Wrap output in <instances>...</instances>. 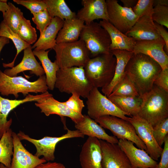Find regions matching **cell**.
I'll return each instance as SVG.
<instances>
[{
  "instance_id": "7a4b0ae2",
  "label": "cell",
  "mask_w": 168,
  "mask_h": 168,
  "mask_svg": "<svg viewBox=\"0 0 168 168\" xmlns=\"http://www.w3.org/2000/svg\"><path fill=\"white\" fill-rule=\"evenodd\" d=\"M138 116L153 127L168 118V92L154 85L152 89L141 97Z\"/></svg>"
},
{
  "instance_id": "7bdbcfd3",
  "label": "cell",
  "mask_w": 168,
  "mask_h": 168,
  "mask_svg": "<svg viewBox=\"0 0 168 168\" xmlns=\"http://www.w3.org/2000/svg\"><path fill=\"white\" fill-rule=\"evenodd\" d=\"M164 147L160 156V162L155 168H168V136H166L164 142Z\"/></svg>"
},
{
  "instance_id": "30bf717a",
  "label": "cell",
  "mask_w": 168,
  "mask_h": 168,
  "mask_svg": "<svg viewBox=\"0 0 168 168\" xmlns=\"http://www.w3.org/2000/svg\"><path fill=\"white\" fill-rule=\"evenodd\" d=\"M102 128L110 130L119 139L131 141L137 147L146 151V147L137 135L135 128L129 121L111 115H105L94 120Z\"/></svg>"
},
{
  "instance_id": "681fc988",
  "label": "cell",
  "mask_w": 168,
  "mask_h": 168,
  "mask_svg": "<svg viewBox=\"0 0 168 168\" xmlns=\"http://www.w3.org/2000/svg\"><path fill=\"white\" fill-rule=\"evenodd\" d=\"M8 8V3L3 2L0 0V11L1 12L2 14L7 11Z\"/></svg>"
},
{
  "instance_id": "4316f807",
  "label": "cell",
  "mask_w": 168,
  "mask_h": 168,
  "mask_svg": "<svg viewBox=\"0 0 168 168\" xmlns=\"http://www.w3.org/2000/svg\"><path fill=\"white\" fill-rule=\"evenodd\" d=\"M84 23V22L76 17L64 20L63 26L58 33L56 44L78 40Z\"/></svg>"
},
{
  "instance_id": "e575fe53",
  "label": "cell",
  "mask_w": 168,
  "mask_h": 168,
  "mask_svg": "<svg viewBox=\"0 0 168 168\" xmlns=\"http://www.w3.org/2000/svg\"><path fill=\"white\" fill-rule=\"evenodd\" d=\"M17 34L22 40L30 45L37 40L35 29L31 25L30 21L24 17L21 21Z\"/></svg>"
},
{
  "instance_id": "5b68a950",
  "label": "cell",
  "mask_w": 168,
  "mask_h": 168,
  "mask_svg": "<svg viewBox=\"0 0 168 168\" xmlns=\"http://www.w3.org/2000/svg\"><path fill=\"white\" fill-rule=\"evenodd\" d=\"M48 89L44 75L32 82L22 76L10 77L0 70V94L2 96L12 94L17 98L19 93L26 96L30 92L43 93Z\"/></svg>"
},
{
  "instance_id": "b9f144b4",
  "label": "cell",
  "mask_w": 168,
  "mask_h": 168,
  "mask_svg": "<svg viewBox=\"0 0 168 168\" xmlns=\"http://www.w3.org/2000/svg\"><path fill=\"white\" fill-rule=\"evenodd\" d=\"M154 85L168 92V68L162 69L155 79Z\"/></svg>"
},
{
  "instance_id": "44dd1931",
  "label": "cell",
  "mask_w": 168,
  "mask_h": 168,
  "mask_svg": "<svg viewBox=\"0 0 168 168\" xmlns=\"http://www.w3.org/2000/svg\"><path fill=\"white\" fill-rule=\"evenodd\" d=\"M125 34L137 41L162 39L158 33L154 22L149 16L139 18L130 30Z\"/></svg>"
},
{
  "instance_id": "f907efd6",
  "label": "cell",
  "mask_w": 168,
  "mask_h": 168,
  "mask_svg": "<svg viewBox=\"0 0 168 168\" xmlns=\"http://www.w3.org/2000/svg\"><path fill=\"white\" fill-rule=\"evenodd\" d=\"M0 168H8L5 166L3 164H1V166Z\"/></svg>"
},
{
  "instance_id": "277c9868",
  "label": "cell",
  "mask_w": 168,
  "mask_h": 168,
  "mask_svg": "<svg viewBox=\"0 0 168 168\" xmlns=\"http://www.w3.org/2000/svg\"><path fill=\"white\" fill-rule=\"evenodd\" d=\"M55 87L61 92L76 93L85 98L93 87L82 67L59 68L57 72Z\"/></svg>"
},
{
  "instance_id": "db71d44e",
  "label": "cell",
  "mask_w": 168,
  "mask_h": 168,
  "mask_svg": "<svg viewBox=\"0 0 168 168\" xmlns=\"http://www.w3.org/2000/svg\"><path fill=\"white\" fill-rule=\"evenodd\" d=\"M132 168H133V167H132Z\"/></svg>"
},
{
  "instance_id": "52a82bcc",
  "label": "cell",
  "mask_w": 168,
  "mask_h": 168,
  "mask_svg": "<svg viewBox=\"0 0 168 168\" xmlns=\"http://www.w3.org/2000/svg\"><path fill=\"white\" fill-rule=\"evenodd\" d=\"M79 38L84 43L91 58L110 52V36L99 23L93 21L85 24Z\"/></svg>"
},
{
  "instance_id": "484cf974",
  "label": "cell",
  "mask_w": 168,
  "mask_h": 168,
  "mask_svg": "<svg viewBox=\"0 0 168 168\" xmlns=\"http://www.w3.org/2000/svg\"><path fill=\"white\" fill-rule=\"evenodd\" d=\"M110 51L115 57L116 63L112 81L107 86L102 88V93L107 97L111 94L115 86L125 76L126 66L134 54L133 52L123 50H114Z\"/></svg>"
},
{
  "instance_id": "c3c4849f",
  "label": "cell",
  "mask_w": 168,
  "mask_h": 168,
  "mask_svg": "<svg viewBox=\"0 0 168 168\" xmlns=\"http://www.w3.org/2000/svg\"><path fill=\"white\" fill-rule=\"evenodd\" d=\"M156 5L168 6V0H153V7Z\"/></svg>"
},
{
  "instance_id": "8d00e7d4",
  "label": "cell",
  "mask_w": 168,
  "mask_h": 168,
  "mask_svg": "<svg viewBox=\"0 0 168 168\" xmlns=\"http://www.w3.org/2000/svg\"><path fill=\"white\" fill-rule=\"evenodd\" d=\"M151 17L155 22L168 28V6H155Z\"/></svg>"
},
{
  "instance_id": "3957f363",
  "label": "cell",
  "mask_w": 168,
  "mask_h": 168,
  "mask_svg": "<svg viewBox=\"0 0 168 168\" xmlns=\"http://www.w3.org/2000/svg\"><path fill=\"white\" fill-rule=\"evenodd\" d=\"M116 59L110 51L90 58L84 67L86 75L93 87L107 86L115 72Z\"/></svg>"
},
{
  "instance_id": "d590c367",
  "label": "cell",
  "mask_w": 168,
  "mask_h": 168,
  "mask_svg": "<svg viewBox=\"0 0 168 168\" xmlns=\"http://www.w3.org/2000/svg\"><path fill=\"white\" fill-rule=\"evenodd\" d=\"M153 127V133L158 145L161 147L168 133V118L164 119Z\"/></svg>"
},
{
  "instance_id": "ffe728a7",
  "label": "cell",
  "mask_w": 168,
  "mask_h": 168,
  "mask_svg": "<svg viewBox=\"0 0 168 168\" xmlns=\"http://www.w3.org/2000/svg\"><path fill=\"white\" fill-rule=\"evenodd\" d=\"M83 7L78 11L76 17L88 24L96 19L108 21L105 0H82Z\"/></svg>"
},
{
  "instance_id": "ac0fdd59",
  "label": "cell",
  "mask_w": 168,
  "mask_h": 168,
  "mask_svg": "<svg viewBox=\"0 0 168 168\" xmlns=\"http://www.w3.org/2000/svg\"><path fill=\"white\" fill-rule=\"evenodd\" d=\"M99 140L88 137L82 146L79 155L81 168H102Z\"/></svg>"
},
{
  "instance_id": "f546056e",
  "label": "cell",
  "mask_w": 168,
  "mask_h": 168,
  "mask_svg": "<svg viewBox=\"0 0 168 168\" xmlns=\"http://www.w3.org/2000/svg\"><path fill=\"white\" fill-rule=\"evenodd\" d=\"M47 10L52 18L58 17L64 20L76 17V13L72 12L64 0H43Z\"/></svg>"
},
{
  "instance_id": "7402d4cb",
  "label": "cell",
  "mask_w": 168,
  "mask_h": 168,
  "mask_svg": "<svg viewBox=\"0 0 168 168\" xmlns=\"http://www.w3.org/2000/svg\"><path fill=\"white\" fill-rule=\"evenodd\" d=\"M23 53V57L20 63L11 69H6L3 72L11 77L16 76L19 73L27 70L30 71L31 74L37 76L44 75V70L35 58L31 46L24 49Z\"/></svg>"
},
{
  "instance_id": "d6a6232c",
  "label": "cell",
  "mask_w": 168,
  "mask_h": 168,
  "mask_svg": "<svg viewBox=\"0 0 168 168\" xmlns=\"http://www.w3.org/2000/svg\"><path fill=\"white\" fill-rule=\"evenodd\" d=\"M9 8L2 14L3 21L14 32L17 33L21 21L24 17L21 9L12 3H8Z\"/></svg>"
},
{
  "instance_id": "d6986e66",
  "label": "cell",
  "mask_w": 168,
  "mask_h": 168,
  "mask_svg": "<svg viewBox=\"0 0 168 168\" xmlns=\"http://www.w3.org/2000/svg\"><path fill=\"white\" fill-rule=\"evenodd\" d=\"M49 93L47 91L40 94L34 95L28 94L25 98L21 100H10L0 95V134L9 129L12 124V119L7 120L10 112L19 105L24 103L31 101L37 102L46 96Z\"/></svg>"
},
{
  "instance_id": "816d5d0a",
  "label": "cell",
  "mask_w": 168,
  "mask_h": 168,
  "mask_svg": "<svg viewBox=\"0 0 168 168\" xmlns=\"http://www.w3.org/2000/svg\"><path fill=\"white\" fill-rule=\"evenodd\" d=\"M2 135H1V134H0V138H1V137L2 136Z\"/></svg>"
},
{
  "instance_id": "9a60e30c",
  "label": "cell",
  "mask_w": 168,
  "mask_h": 168,
  "mask_svg": "<svg viewBox=\"0 0 168 168\" xmlns=\"http://www.w3.org/2000/svg\"><path fill=\"white\" fill-rule=\"evenodd\" d=\"M165 46V43L162 39L136 41L133 52L148 56L157 62L163 69L168 68V56L164 50Z\"/></svg>"
},
{
  "instance_id": "bcb514c9",
  "label": "cell",
  "mask_w": 168,
  "mask_h": 168,
  "mask_svg": "<svg viewBox=\"0 0 168 168\" xmlns=\"http://www.w3.org/2000/svg\"><path fill=\"white\" fill-rule=\"evenodd\" d=\"M123 3V7L128 8H133L137 4V0H121Z\"/></svg>"
},
{
  "instance_id": "603a6c76",
  "label": "cell",
  "mask_w": 168,
  "mask_h": 168,
  "mask_svg": "<svg viewBox=\"0 0 168 168\" xmlns=\"http://www.w3.org/2000/svg\"><path fill=\"white\" fill-rule=\"evenodd\" d=\"M99 23L107 31L110 36V51L119 50L133 52L136 42L133 38L119 31L108 21L100 20Z\"/></svg>"
},
{
  "instance_id": "ba28073f",
  "label": "cell",
  "mask_w": 168,
  "mask_h": 168,
  "mask_svg": "<svg viewBox=\"0 0 168 168\" xmlns=\"http://www.w3.org/2000/svg\"><path fill=\"white\" fill-rule=\"evenodd\" d=\"M88 115L95 120L105 115L114 116L128 121L129 117L120 110L98 88L93 87L86 98Z\"/></svg>"
},
{
  "instance_id": "2e32d148",
  "label": "cell",
  "mask_w": 168,
  "mask_h": 168,
  "mask_svg": "<svg viewBox=\"0 0 168 168\" xmlns=\"http://www.w3.org/2000/svg\"><path fill=\"white\" fill-rule=\"evenodd\" d=\"M12 135L13 151L9 168H34L46 162L43 157L40 158L28 151L22 144L17 134L12 132Z\"/></svg>"
},
{
  "instance_id": "9c48e42d",
  "label": "cell",
  "mask_w": 168,
  "mask_h": 168,
  "mask_svg": "<svg viewBox=\"0 0 168 168\" xmlns=\"http://www.w3.org/2000/svg\"><path fill=\"white\" fill-rule=\"evenodd\" d=\"M66 126L64 127L67 129V133L59 137L46 136L41 139H36L30 138L21 131H20L17 135L21 141L26 140L34 145L36 149L34 155L38 157L43 156L46 161H53L55 158V147L58 142L66 139L84 137V135L78 130H69Z\"/></svg>"
},
{
  "instance_id": "ab89813d",
  "label": "cell",
  "mask_w": 168,
  "mask_h": 168,
  "mask_svg": "<svg viewBox=\"0 0 168 168\" xmlns=\"http://www.w3.org/2000/svg\"><path fill=\"white\" fill-rule=\"evenodd\" d=\"M13 1L26 7L33 15L47 8L46 4L43 0H13Z\"/></svg>"
},
{
  "instance_id": "f6af8a7d",
  "label": "cell",
  "mask_w": 168,
  "mask_h": 168,
  "mask_svg": "<svg viewBox=\"0 0 168 168\" xmlns=\"http://www.w3.org/2000/svg\"><path fill=\"white\" fill-rule=\"evenodd\" d=\"M34 168H66L62 164L55 162L48 161L39 164Z\"/></svg>"
},
{
  "instance_id": "836d02e7",
  "label": "cell",
  "mask_w": 168,
  "mask_h": 168,
  "mask_svg": "<svg viewBox=\"0 0 168 168\" xmlns=\"http://www.w3.org/2000/svg\"><path fill=\"white\" fill-rule=\"evenodd\" d=\"M109 96H140L135 85L126 73L123 79L115 86Z\"/></svg>"
},
{
  "instance_id": "8fae6325",
  "label": "cell",
  "mask_w": 168,
  "mask_h": 168,
  "mask_svg": "<svg viewBox=\"0 0 168 168\" xmlns=\"http://www.w3.org/2000/svg\"><path fill=\"white\" fill-rule=\"evenodd\" d=\"M108 21L122 33L129 31L139 18L132 8L120 5L116 0L105 1Z\"/></svg>"
},
{
  "instance_id": "ee69618b",
  "label": "cell",
  "mask_w": 168,
  "mask_h": 168,
  "mask_svg": "<svg viewBox=\"0 0 168 168\" xmlns=\"http://www.w3.org/2000/svg\"><path fill=\"white\" fill-rule=\"evenodd\" d=\"M158 33L165 43L166 51L168 52V32L164 26L154 22Z\"/></svg>"
},
{
  "instance_id": "7dc6e473",
  "label": "cell",
  "mask_w": 168,
  "mask_h": 168,
  "mask_svg": "<svg viewBox=\"0 0 168 168\" xmlns=\"http://www.w3.org/2000/svg\"><path fill=\"white\" fill-rule=\"evenodd\" d=\"M9 42V39L5 37H0V53L4 47Z\"/></svg>"
},
{
  "instance_id": "f1b7e54d",
  "label": "cell",
  "mask_w": 168,
  "mask_h": 168,
  "mask_svg": "<svg viewBox=\"0 0 168 168\" xmlns=\"http://www.w3.org/2000/svg\"><path fill=\"white\" fill-rule=\"evenodd\" d=\"M107 97L127 115L131 117L138 115L142 102L140 96H109Z\"/></svg>"
},
{
  "instance_id": "83f0119b",
  "label": "cell",
  "mask_w": 168,
  "mask_h": 168,
  "mask_svg": "<svg viewBox=\"0 0 168 168\" xmlns=\"http://www.w3.org/2000/svg\"><path fill=\"white\" fill-rule=\"evenodd\" d=\"M49 51L34 50L33 52L34 55L38 58L42 64L46 74V84L48 89L53 90L55 87L57 72L59 68L55 61L53 62L49 58Z\"/></svg>"
},
{
  "instance_id": "74e56055",
  "label": "cell",
  "mask_w": 168,
  "mask_h": 168,
  "mask_svg": "<svg viewBox=\"0 0 168 168\" xmlns=\"http://www.w3.org/2000/svg\"><path fill=\"white\" fill-rule=\"evenodd\" d=\"M153 8V0H138L132 10L139 18L145 16H151Z\"/></svg>"
},
{
  "instance_id": "6da1fadb",
  "label": "cell",
  "mask_w": 168,
  "mask_h": 168,
  "mask_svg": "<svg viewBox=\"0 0 168 168\" xmlns=\"http://www.w3.org/2000/svg\"><path fill=\"white\" fill-rule=\"evenodd\" d=\"M162 69L154 59L142 53L134 54L127 63L125 72L135 85L141 97L150 91Z\"/></svg>"
},
{
  "instance_id": "4fadbf2b",
  "label": "cell",
  "mask_w": 168,
  "mask_h": 168,
  "mask_svg": "<svg viewBox=\"0 0 168 168\" xmlns=\"http://www.w3.org/2000/svg\"><path fill=\"white\" fill-rule=\"evenodd\" d=\"M102 168H132L128 157L118 144L99 140Z\"/></svg>"
},
{
  "instance_id": "1f68e13d",
  "label": "cell",
  "mask_w": 168,
  "mask_h": 168,
  "mask_svg": "<svg viewBox=\"0 0 168 168\" xmlns=\"http://www.w3.org/2000/svg\"><path fill=\"white\" fill-rule=\"evenodd\" d=\"M12 131L9 128L2 134L0 140V163L9 168L13 154Z\"/></svg>"
},
{
  "instance_id": "cb8c5ba5",
  "label": "cell",
  "mask_w": 168,
  "mask_h": 168,
  "mask_svg": "<svg viewBox=\"0 0 168 168\" xmlns=\"http://www.w3.org/2000/svg\"><path fill=\"white\" fill-rule=\"evenodd\" d=\"M64 21L58 17L52 18L50 24L40 34L38 39L31 46L32 49L46 51L49 49H53L57 44V36L63 26Z\"/></svg>"
},
{
  "instance_id": "7c38bea8",
  "label": "cell",
  "mask_w": 168,
  "mask_h": 168,
  "mask_svg": "<svg viewBox=\"0 0 168 168\" xmlns=\"http://www.w3.org/2000/svg\"><path fill=\"white\" fill-rule=\"evenodd\" d=\"M128 121L133 126L136 132L146 147V152L155 161L160 157L163 148L156 141L152 125L138 115L129 117Z\"/></svg>"
},
{
  "instance_id": "f35d334b",
  "label": "cell",
  "mask_w": 168,
  "mask_h": 168,
  "mask_svg": "<svg viewBox=\"0 0 168 168\" xmlns=\"http://www.w3.org/2000/svg\"><path fill=\"white\" fill-rule=\"evenodd\" d=\"M52 18L47 10L45 9L33 15V21L36 25L37 29L41 34L50 23Z\"/></svg>"
},
{
  "instance_id": "d4e9b609",
  "label": "cell",
  "mask_w": 168,
  "mask_h": 168,
  "mask_svg": "<svg viewBox=\"0 0 168 168\" xmlns=\"http://www.w3.org/2000/svg\"><path fill=\"white\" fill-rule=\"evenodd\" d=\"M83 116L81 121L75 124L76 129L84 136L95 138L112 144H118L119 140L117 138L108 134L103 128L88 115L84 114Z\"/></svg>"
},
{
  "instance_id": "f5cc1de1",
  "label": "cell",
  "mask_w": 168,
  "mask_h": 168,
  "mask_svg": "<svg viewBox=\"0 0 168 168\" xmlns=\"http://www.w3.org/2000/svg\"><path fill=\"white\" fill-rule=\"evenodd\" d=\"M1 166V163H0V167Z\"/></svg>"
},
{
  "instance_id": "60d3db41",
  "label": "cell",
  "mask_w": 168,
  "mask_h": 168,
  "mask_svg": "<svg viewBox=\"0 0 168 168\" xmlns=\"http://www.w3.org/2000/svg\"><path fill=\"white\" fill-rule=\"evenodd\" d=\"M69 98L64 102L67 107L70 110L80 114H82V110L85 107L83 100L80 96L76 93H73Z\"/></svg>"
},
{
  "instance_id": "4dcf8cb0",
  "label": "cell",
  "mask_w": 168,
  "mask_h": 168,
  "mask_svg": "<svg viewBox=\"0 0 168 168\" xmlns=\"http://www.w3.org/2000/svg\"><path fill=\"white\" fill-rule=\"evenodd\" d=\"M0 37H6L11 40L16 49V55L12 62L8 63H2L3 66L4 68H12L14 67L15 60L19 54L31 45L22 40L17 34L12 31L3 21L0 24Z\"/></svg>"
},
{
  "instance_id": "e0dca14e",
  "label": "cell",
  "mask_w": 168,
  "mask_h": 168,
  "mask_svg": "<svg viewBox=\"0 0 168 168\" xmlns=\"http://www.w3.org/2000/svg\"><path fill=\"white\" fill-rule=\"evenodd\" d=\"M133 142L119 139L118 144L125 153L132 167L155 168L158 163L152 159L144 150L136 147Z\"/></svg>"
},
{
  "instance_id": "8992f818",
  "label": "cell",
  "mask_w": 168,
  "mask_h": 168,
  "mask_svg": "<svg viewBox=\"0 0 168 168\" xmlns=\"http://www.w3.org/2000/svg\"><path fill=\"white\" fill-rule=\"evenodd\" d=\"M55 61L59 68L84 66L91 58L89 52L82 40L57 44L53 48Z\"/></svg>"
},
{
  "instance_id": "5bb4252c",
  "label": "cell",
  "mask_w": 168,
  "mask_h": 168,
  "mask_svg": "<svg viewBox=\"0 0 168 168\" xmlns=\"http://www.w3.org/2000/svg\"><path fill=\"white\" fill-rule=\"evenodd\" d=\"M35 105L40 109L41 112L46 116L55 114L61 118L67 117L69 118L75 124L81 121L84 117L82 114L70 110L67 107L64 102H60L55 99L50 93L37 101Z\"/></svg>"
}]
</instances>
